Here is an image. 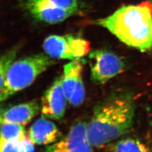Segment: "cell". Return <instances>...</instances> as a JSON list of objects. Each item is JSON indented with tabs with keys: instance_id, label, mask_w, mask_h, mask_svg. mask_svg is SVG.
I'll return each instance as SVG.
<instances>
[{
	"instance_id": "cell-8",
	"label": "cell",
	"mask_w": 152,
	"mask_h": 152,
	"mask_svg": "<svg viewBox=\"0 0 152 152\" xmlns=\"http://www.w3.org/2000/svg\"><path fill=\"white\" fill-rule=\"evenodd\" d=\"M60 136L61 132L54 123L43 116L35 121L28 131V139L37 145L52 144Z\"/></svg>"
},
{
	"instance_id": "cell-17",
	"label": "cell",
	"mask_w": 152,
	"mask_h": 152,
	"mask_svg": "<svg viewBox=\"0 0 152 152\" xmlns=\"http://www.w3.org/2000/svg\"><path fill=\"white\" fill-rule=\"evenodd\" d=\"M33 143L30 141L28 139H25L19 142V152H34Z\"/></svg>"
},
{
	"instance_id": "cell-3",
	"label": "cell",
	"mask_w": 152,
	"mask_h": 152,
	"mask_svg": "<svg viewBox=\"0 0 152 152\" xmlns=\"http://www.w3.org/2000/svg\"><path fill=\"white\" fill-rule=\"evenodd\" d=\"M54 64L52 58L44 54L32 55L15 60L7 72L4 85L0 87L1 102L29 87L38 76Z\"/></svg>"
},
{
	"instance_id": "cell-2",
	"label": "cell",
	"mask_w": 152,
	"mask_h": 152,
	"mask_svg": "<svg viewBox=\"0 0 152 152\" xmlns=\"http://www.w3.org/2000/svg\"><path fill=\"white\" fill-rule=\"evenodd\" d=\"M95 24L108 30L123 43L141 51L152 48V4L149 2L123 6Z\"/></svg>"
},
{
	"instance_id": "cell-1",
	"label": "cell",
	"mask_w": 152,
	"mask_h": 152,
	"mask_svg": "<svg viewBox=\"0 0 152 152\" xmlns=\"http://www.w3.org/2000/svg\"><path fill=\"white\" fill-rule=\"evenodd\" d=\"M135 110L134 100L125 94L111 95L96 105L87 124L92 147L102 148L129 132L133 125Z\"/></svg>"
},
{
	"instance_id": "cell-6",
	"label": "cell",
	"mask_w": 152,
	"mask_h": 152,
	"mask_svg": "<svg viewBox=\"0 0 152 152\" xmlns=\"http://www.w3.org/2000/svg\"><path fill=\"white\" fill-rule=\"evenodd\" d=\"M87 131V124L78 121L61 139L48 145L45 152H94Z\"/></svg>"
},
{
	"instance_id": "cell-11",
	"label": "cell",
	"mask_w": 152,
	"mask_h": 152,
	"mask_svg": "<svg viewBox=\"0 0 152 152\" xmlns=\"http://www.w3.org/2000/svg\"><path fill=\"white\" fill-rule=\"evenodd\" d=\"M83 63L81 59L72 60L63 67L62 84L68 102L76 87L83 82Z\"/></svg>"
},
{
	"instance_id": "cell-14",
	"label": "cell",
	"mask_w": 152,
	"mask_h": 152,
	"mask_svg": "<svg viewBox=\"0 0 152 152\" xmlns=\"http://www.w3.org/2000/svg\"><path fill=\"white\" fill-rule=\"evenodd\" d=\"M49 6L76 12L80 7L78 0H27L25 2V6Z\"/></svg>"
},
{
	"instance_id": "cell-7",
	"label": "cell",
	"mask_w": 152,
	"mask_h": 152,
	"mask_svg": "<svg viewBox=\"0 0 152 152\" xmlns=\"http://www.w3.org/2000/svg\"><path fill=\"white\" fill-rule=\"evenodd\" d=\"M67 101V96L63 87L62 76H59L42 96L41 114L47 118L60 120L65 114Z\"/></svg>"
},
{
	"instance_id": "cell-15",
	"label": "cell",
	"mask_w": 152,
	"mask_h": 152,
	"mask_svg": "<svg viewBox=\"0 0 152 152\" xmlns=\"http://www.w3.org/2000/svg\"><path fill=\"white\" fill-rule=\"evenodd\" d=\"M18 52V48H14L6 52L0 59V87H2L5 81L7 72L12 64L15 61Z\"/></svg>"
},
{
	"instance_id": "cell-18",
	"label": "cell",
	"mask_w": 152,
	"mask_h": 152,
	"mask_svg": "<svg viewBox=\"0 0 152 152\" xmlns=\"http://www.w3.org/2000/svg\"><path fill=\"white\" fill-rule=\"evenodd\" d=\"M149 1H151V2H152V0H149Z\"/></svg>"
},
{
	"instance_id": "cell-12",
	"label": "cell",
	"mask_w": 152,
	"mask_h": 152,
	"mask_svg": "<svg viewBox=\"0 0 152 152\" xmlns=\"http://www.w3.org/2000/svg\"><path fill=\"white\" fill-rule=\"evenodd\" d=\"M27 137L24 125L1 123L0 144L8 141H20Z\"/></svg>"
},
{
	"instance_id": "cell-5",
	"label": "cell",
	"mask_w": 152,
	"mask_h": 152,
	"mask_svg": "<svg viewBox=\"0 0 152 152\" xmlns=\"http://www.w3.org/2000/svg\"><path fill=\"white\" fill-rule=\"evenodd\" d=\"M88 58L91 62V78L96 84L107 82L121 73L125 66L119 56L105 50L92 51Z\"/></svg>"
},
{
	"instance_id": "cell-9",
	"label": "cell",
	"mask_w": 152,
	"mask_h": 152,
	"mask_svg": "<svg viewBox=\"0 0 152 152\" xmlns=\"http://www.w3.org/2000/svg\"><path fill=\"white\" fill-rule=\"evenodd\" d=\"M41 110L37 102H30L14 105L1 111V123H12L26 125L29 123Z\"/></svg>"
},
{
	"instance_id": "cell-10",
	"label": "cell",
	"mask_w": 152,
	"mask_h": 152,
	"mask_svg": "<svg viewBox=\"0 0 152 152\" xmlns=\"http://www.w3.org/2000/svg\"><path fill=\"white\" fill-rule=\"evenodd\" d=\"M25 7L35 19L51 24L63 22L76 12V11L70 10L44 6H28Z\"/></svg>"
},
{
	"instance_id": "cell-16",
	"label": "cell",
	"mask_w": 152,
	"mask_h": 152,
	"mask_svg": "<svg viewBox=\"0 0 152 152\" xmlns=\"http://www.w3.org/2000/svg\"><path fill=\"white\" fill-rule=\"evenodd\" d=\"M19 141H8L0 144V152H19Z\"/></svg>"
},
{
	"instance_id": "cell-13",
	"label": "cell",
	"mask_w": 152,
	"mask_h": 152,
	"mask_svg": "<svg viewBox=\"0 0 152 152\" xmlns=\"http://www.w3.org/2000/svg\"><path fill=\"white\" fill-rule=\"evenodd\" d=\"M112 152H152L145 144L138 139L125 138L115 142Z\"/></svg>"
},
{
	"instance_id": "cell-4",
	"label": "cell",
	"mask_w": 152,
	"mask_h": 152,
	"mask_svg": "<svg viewBox=\"0 0 152 152\" xmlns=\"http://www.w3.org/2000/svg\"><path fill=\"white\" fill-rule=\"evenodd\" d=\"M45 54L52 59H81L89 53L90 43L85 39L66 35H51L44 40Z\"/></svg>"
}]
</instances>
